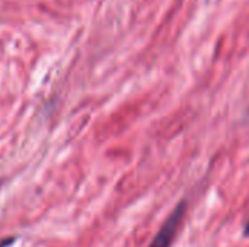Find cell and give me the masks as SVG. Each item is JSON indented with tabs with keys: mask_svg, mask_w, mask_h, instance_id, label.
Returning a JSON list of instances; mask_svg holds the SVG:
<instances>
[{
	"mask_svg": "<svg viewBox=\"0 0 249 247\" xmlns=\"http://www.w3.org/2000/svg\"><path fill=\"white\" fill-rule=\"evenodd\" d=\"M13 243H15V237H7V239L0 240V247H7L13 245Z\"/></svg>",
	"mask_w": 249,
	"mask_h": 247,
	"instance_id": "obj_2",
	"label": "cell"
},
{
	"mask_svg": "<svg viewBox=\"0 0 249 247\" xmlns=\"http://www.w3.org/2000/svg\"><path fill=\"white\" fill-rule=\"evenodd\" d=\"M187 213V201H181L169 214L149 247H171Z\"/></svg>",
	"mask_w": 249,
	"mask_h": 247,
	"instance_id": "obj_1",
	"label": "cell"
},
{
	"mask_svg": "<svg viewBox=\"0 0 249 247\" xmlns=\"http://www.w3.org/2000/svg\"><path fill=\"white\" fill-rule=\"evenodd\" d=\"M0 186H1V182H0Z\"/></svg>",
	"mask_w": 249,
	"mask_h": 247,
	"instance_id": "obj_4",
	"label": "cell"
},
{
	"mask_svg": "<svg viewBox=\"0 0 249 247\" xmlns=\"http://www.w3.org/2000/svg\"><path fill=\"white\" fill-rule=\"evenodd\" d=\"M244 236H245V237H249V220L247 221L245 227H244Z\"/></svg>",
	"mask_w": 249,
	"mask_h": 247,
	"instance_id": "obj_3",
	"label": "cell"
}]
</instances>
